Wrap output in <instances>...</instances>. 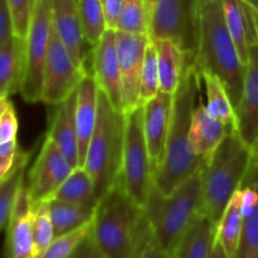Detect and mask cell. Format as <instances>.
I'll list each match as a JSON object with an SVG mask.
<instances>
[{
	"instance_id": "5b68a950",
	"label": "cell",
	"mask_w": 258,
	"mask_h": 258,
	"mask_svg": "<svg viewBox=\"0 0 258 258\" xmlns=\"http://www.w3.org/2000/svg\"><path fill=\"white\" fill-rule=\"evenodd\" d=\"M123 141L125 112L115 110L105 92L98 88L97 121L83 168L92 176L100 199L121 178Z\"/></svg>"
},
{
	"instance_id": "f1b7e54d",
	"label": "cell",
	"mask_w": 258,
	"mask_h": 258,
	"mask_svg": "<svg viewBox=\"0 0 258 258\" xmlns=\"http://www.w3.org/2000/svg\"><path fill=\"white\" fill-rule=\"evenodd\" d=\"M206 88V108L209 115L228 126L237 127V115L223 82L211 72H199Z\"/></svg>"
},
{
	"instance_id": "bcb514c9",
	"label": "cell",
	"mask_w": 258,
	"mask_h": 258,
	"mask_svg": "<svg viewBox=\"0 0 258 258\" xmlns=\"http://www.w3.org/2000/svg\"><path fill=\"white\" fill-rule=\"evenodd\" d=\"M125 2H133V0H125Z\"/></svg>"
},
{
	"instance_id": "836d02e7",
	"label": "cell",
	"mask_w": 258,
	"mask_h": 258,
	"mask_svg": "<svg viewBox=\"0 0 258 258\" xmlns=\"http://www.w3.org/2000/svg\"><path fill=\"white\" fill-rule=\"evenodd\" d=\"M160 91L159 83V67H158V54L153 40L148 44L144 59L143 72H141V101L143 105L149 100L156 96Z\"/></svg>"
},
{
	"instance_id": "1f68e13d",
	"label": "cell",
	"mask_w": 258,
	"mask_h": 258,
	"mask_svg": "<svg viewBox=\"0 0 258 258\" xmlns=\"http://www.w3.org/2000/svg\"><path fill=\"white\" fill-rule=\"evenodd\" d=\"M150 3L151 0L126 2L116 30L130 33V34H149L150 33Z\"/></svg>"
},
{
	"instance_id": "ab89813d",
	"label": "cell",
	"mask_w": 258,
	"mask_h": 258,
	"mask_svg": "<svg viewBox=\"0 0 258 258\" xmlns=\"http://www.w3.org/2000/svg\"><path fill=\"white\" fill-rule=\"evenodd\" d=\"M14 23L7 0H0V44L14 37Z\"/></svg>"
},
{
	"instance_id": "e0dca14e",
	"label": "cell",
	"mask_w": 258,
	"mask_h": 258,
	"mask_svg": "<svg viewBox=\"0 0 258 258\" xmlns=\"http://www.w3.org/2000/svg\"><path fill=\"white\" fill-rule=\"evenodd\" d=\"M33 206L25 181L7 227L9 258H37L32 233Z\"/></svg>"
},
{
	"instance_id": "b9f144b4",
	"label": "cell",
	"mask_w": 258,
	"mask_h": 258,
	"mask_svg": "<svg viewBox=\"0 0 258 258\" xmlns=\"http://www.w3.org/2000/svg\"><path fill=\"white\" fill-rule=\"evenodd\" d=\"M140 258H171V253L161 248V247L159 246V244H156L155 241L153 239L151 243L149 244L145 248V251L143 252Z\"/></svg>"
},
{
	"instance_id": "7a4b0ae2",
	"label": "cell",
	"mask_w": 258,
	"mask_h": 258,
	"mask_svg": "<svg viewBox=\"0 0 258 258\" xmlns=\"http://www.w3.org/2000/svg\"><path fill=\"white\" fill-rule=\"evenodd\" d=\"M196 52L199 72H211L223 82L234 110L243 96L246 66L229 34L223 0H194Z\"/></svg>"
},
{
	"instance_id": "d590c367",
	"label": "cell",
	"mask_w": 258,
	"mask_h": 258,
	"mask_svg": "<svg viewBox=\"0 0 258 258\" xmlns=\"http://www.w3.org/2000/svg\"><path fill=\"white\" fill-rule=\"evenodd\" d=\"M14 23V34L27 39L37 0H7Z\"/></svg>"
},
{
	"instance_id": "d6a6232c",
	"label": "cell",
	"mask_w": 258,
	"mask_h": 258,
	"mask_svg": "<svg viewBox=\"0 0 258 258\" xmlns=\"http://www.w3.org/2000/svg\"><path fill=\"white\" fill-rule=\"evenodd\" d=\"M32 233L35 256L37 258H43L48 247L55 238L48 202H43V203L33 207Z\"/></svg>"
},
{
	"instance_id": "f35d334b",
	"label": "cell",
	"mask_w": 258,
	"mask_h": 258,
	"mask_svg": "<svg viewBox=\"0 0 258 258\" xmlns=\"http://www.w3.org/2000/svg\"><path fill=\"white\" fill-rule=\"evenodd\" d=\"M17 153V139L7 141V143H0V180L4 179L7 174L9 173L10 169H12Z\"/></svg>"
},
{
	"instance_id": "ee69618b",
	"label": "cell",
	"mask_w": 258,
	"mask_h": 258,
	"mask_svg": "<svg viewBox=\"0 0 258 258\" xmlns=\"http://www.w3.org/2000/svg\"><path fill=\"white\" fill-rule=\"evenodd\" d=\"M244 2H246L247 4H248L249 7H251L252 9L256 12V14L258 15V0H244Z\"/></svg>"
},
{
	"instance_id": "484cf974",
	"label": "cell",
	"mask_w": 258,
	"mask_h": 258,
	"mask_svg": "<svg viewBox=\"0 0 258 258\" xmlns=\"http://www.w3.org/2000/svg\"><path fill=\"white\" fill-rule=\"evenodd\" d=\"M30 153L18 149L14 164L9 173L0 184V229L7 231L8 223L12 217L15 202L25 181V166L29 161Z\"/></svg>"
},
{
	"instance_id": "52a82bcc",
	"label": "cell",
	"mask_w": 258,
	"mask_h": 258,
	"mask_svg": "<svg viewBox=\"0 0 258 258\" xmlns=\"http://www.w3.org/2000/svg\"><path fill=\"white\" fill-rule=\"evenodd\" d=\"M121 180L128 196L145 207L154 185V171L144 133V107L125 113V141H123Z\"/></svg>"
},
{
	"instance_id": "d6986e66",
	"label": "cell",
	"mask_w": 258,
	"mask_h": 258,
	"mask_svg": "<svg viewBox=\"0 0 258 258\" xmlns=\"http://www.w3.org/2000/svg\"><path fill=\"white\" fill-rule=\"evenodd\" d=\"M53 24L73 60L85 67V35L78 0H53Z\"/></svg>"
},
{
	"instance_id": "f6af8a7d",
	"label": "cell",
	"mask_w": 258,
	"mask_h": 258,
	"mask_svg": "<svg viewBox=\"0 0 258 258\" xmlns=\"http://www.w3.org/2000/svg\"><path fill=\"white\" fill-rule=\"evenodd\" d=\"M253 153H256V154H257V156H258V146H257V149H256V150L253 151Z\"/></svg>"
},
{
	"instance_id": "e575fe53",
	"label": "cell",
	"mask_w": 258,
	"mask_h": 258,
	"mask_svg": "<svg viewBox=\"0 0 258 258\" xmlns=\"http://www.w3.org/2000/svg\"><path fill=\"white\" fill-rule=\"evenodd\" d=\"M93 229V221L63 236L55 237L43 258H68Z\"/></svg>"
},
{
	"instance_id": "5bb4252c",
	"label": "cell",
	"mask_w": 258,
	"mask_h": 258,
	"mask_svg": "<svg viewBox=\"0 0 258 258\" xmlns=\"http://www.w3.org/2000/svg\"><path fill=\"white\" fill-rule=\"evenodd\" d=\"M92 72L98 88L105 92L115 110L123 112L122 83L118 62L116 30L107 29L92 48Z\"/></svg>"
},
{
	"instance_id": "83f0119b",
	"label": "cell",
	"mask_w": 258,
	"mask_h": 258,
	"mask_svg": "<svg viewBox=\"0 0 258 258\" xmlns=\"http://www.w3.org/2000/svg\"><path fill=\"white\" fill-rule=\"evenodd\" d=\"M54 236L59 237L93 221L96 208L67 203L52 198L48 201Z\"/></svg>"
},
{
	"instance_id": "cb8c5ba5",
	"label": "cell",
	"mask_w": 258,
	"mask_h": 258,
	"mask_svg": "<svg viewBox=\"0 0 258 258\" xmlns=\"http://www.w3.org/2000/svg\"><path fill=\"white\" fill-rule=\"evenodd\" d=\"M153 42L158 54L160 91L174 95L183 76L186 52L169 39H156Z\"/></svg>"
},
{
	"instance_id": "3957f363",
	"label": "cell",
	"mask_w": 258,
	"mask_h": 258,
	"mask_svg": "<svg viewBox=\"0 0 258 258\" xmlns=\"http://www.w3.org/2000/svg\"><path fill=\"white\" fill-rule=\"evenodd\" d=\"M93 234L107 258H140L154 239L145 208L128 196L121 178L98 202Z\"/></svg>"
},
{
	"instance_id": "74e56055",
	"label": "cell",
	"mask_w": 258,
	"mask_h": 258,
	"mask_svg": "<svg viewBox=\"0 0 258 258\" xmlns=\"http://www.w3.org/2000/svg\"><path fill=\"white\" fill-rule=\"evenodd\" d=\"M68 258H107V256L98 246L92 229Z\"/></svg>"
},
{
	"instance_id": "44dd1931",
	"label": "cell",
	"mask_w": 258,
	"mask_h": 258,
	"mask_svg": "<svg viewBox=\"0 0 258 258\" xmlns=\"http://www.w3.org/2000/svg\"><path fill=\"white\" fill-rule=\"evenodd\" d=\"M234 126H228L209 115L206 105L199 103L193 115L190 128V148L197 156L208 160Z\"/></svg>"
},
{
	"instance_id": "9a60e30c",
	"label": "cell",
	"mask_w": 258,
	"mask_h": 258,
	"mask_svg": "<svg viewBox=\"0 0 258 258\" xmlns=\"http://www.w3.org/2000/svg\"><path fill=\"white\" fill-rule=\"evenodd\" d=\"M174 95L159 91L156 96L143 105L144 133L148 144L154 174L161 165L168 143L173 116Z\"/></svg>"
},
{
	"instance_id": "f546056e",
	"label": "cell",
	"mask_w": 258,
	"mask_h": 258,
	"mask_svg": "<svg viewBox=\"0 0 258 258\" xmlns=\"http://www.w3.org/2000/svg\"><path fill=\"white\" fill-rule=\"evenodd\" d=\"M223 8L229 34L241 60L247 66L249 60V23L246 3L243 0H223Z\"/></svg>"
},
{
	"instance_id": "7c38bea8",
	"label": "cell",
	"mask_w": 258,
	"mask_h": 258,
	"mask_svg": "<svg viewBox=\"0 0 258 258\" xmlns=\"http://www.w3.org/2000/svg\"><path fill=\"white\" fill-rule=\"evenodd\" d=\"M72 171L73 168L67 158L47 136L25 183L32 206L50 201Z\"/></svg>"
},
{
	"instance_id": "9c48e42d",
	"label": "cell",
	"mask_w": 258,
	"mask_h": 258,
	"mask_svg": "<svg viewBox=\"0 0 258 258\" xmlns=\"http://www.w3.org/2000/svg\"><path fill=\"white\" fill-rule=\"evenodd\" d=\"M151 40L169 39L184 52H196L194 0H151Z\"/></svg>"
},
{
	"instance_id": "2e32d148",
	"label": "cell",
	"mask_w": 258,
	"mask_h": 258,
	"mask_svg": "<svg viewBox=\"0 0 258 258\" xmlns=\"http://www.w3.org/2000/svg\"><path fill=\"white\" fill-rule=\"evenodd\" d=\"M78 90V88H77ZM77 90L63 102L55 105L47 136L52 139L73 169L80 166V148L77 138Z\"/></svg>"
},
{
	"instance_id": "4316f807",
	"label": "cell",
	"mask_w": 258,
	"mask_h": 258,
	"mask_svg": "<svg viewBox=\"0 0 258 258\" xmlns=\"http://www.w3.org/2000/svg\"><path fill=\"white\" fill-rule=\"evenodd\" d=\"M53 198L90 208H97L100 202L96 193L95 181L83 166L73 169L71 175L55 191Z\"/></svg>"
},
{
	"instance_id": "603a6c76",
	"label": "cell",
	"mask_w": 258,
	"mask_h": 258,
	"mask_svg": "<svg viewBox=\"0 0 258 258\" xmlns=\"http://www.w3.org/2000/svg\"><path fill=\"white\" fill-rule=\"evenodd\" d=\"M25 67V39L14 37L0 44V98L20 91Z\"/></svg>"
},
{
	"instance_id": "d4e9b609",
	"label": "cell",
	"mask_w": 258,
	"mask_h": 258,
	"mask_svg": "<svg viewBox=\"0 0 258 258\" xmlns=\"http://www.w3.org/2000/svg\"><path fill=\"white\" fill-rule=\"evenodd\" d=\"M243 226V194L239 188L229 201L223 217L217 226V241L222 244L226 253L231 258H234L238 249Z\"/></svg>"
},
{
	"instance_id": "4dcf8cb0",
	"label": "cell",
	"mask_w": 258,
	"mask_h": 258,
	"mask_svg": "<svg viewBox=\"0 0 258 258\" xmlns=\"http://www.w3.org/2000/svg\"><path fill=\"white\" fill-rule=\"evenodd\" d=\"M78 5L86 43L95 47L108 29L102 3L101 0H78Z\"/></svg>"
},
{
	"instance_id": "ffe728a7",
	"label": "cell",
	"mask_w": 258,
	"mask_h": 258,
	"mask_svg": "<svg viewBox=\"0 0 258 258\" xmlns=\"http://www.w3.org/2000/svg\"><path fill=\"white\" fill-rule=\"evenodd\" d=\"M98 112V85L93 72L86 71L77 90V138L80 148V166L85 165L88 145L96 127Z\"/></svg>"
},
{
	"instance_id": "60d3db41",
	"label": "cell",
	"mask_w": 258,
	"mask_h": 258,
	"mask_svg": "<svg viewBox=\"0 0 258 258\" xmlns=\"http://www.w3.org/2000/svg\"><path fill=\"white\" fill-rule=\"evenodd\" d=\"M108 29H117L118 19L125 7V0H101Z\"/></svg>"
},
{
	"instance_id": "7bdbcfd3",
	"label": "cell",
	"mask_w": 258,
	"mask_h": 258,
	"mask_svg": "<svg viewBox=\"0 0 258 258\" xmlns=\"http://www.w3.org/2000/svg\"><path fill=\"white\" fill-rule=\"evenodd\" d=\"M209 258H231V257L226 253V251L223 249L222 244L216 239V243H214V247L213 249H212L211 257Z\"/></svg>"
},
{
	"instance_id": "6da1fadb",
	"label": "cell",
	"mask_w": 258,
	"mask_h": 258,
	"mask_svg": "<svg viewBox=\"0 0 258 258\" xmlns=\"http://www.w3.org/2000/svg\"><path fill=\"white\" fill-rule=\"evenodd\" d=\"M201 80L194 52L186 53L183 76L174 93L173 116L165 154L163 163L154 174V183L164 196L173 194L206 163L190 148V128Z\"/></svg>"
},
{
	"instance_id": "7402d4cb",
	"label": "cell",
	"mask_w": 258,
	"mask_h": 258,
	"mask_svg": "<svg viewBox=\"0 0 258 258\" xmlns=\"http://www.w3.org/2000/svg\"><path fill=\"white\" fill-rule=\"evenodd\" d=\"M217 239V224L198 213L174 248L171 258H209Z\"/></svg>"
},
{
	"instance_id": "30bf717a",
	"label": "cell",
	"mask_w": 258,
	"mask_h": 258,
	"mask_svg": "<svg viewBox=\"0 0 258 258\" xmlns=\"http://www.w3.org/2000/svg\"><path fill=\"white\" fill-rule=\"evenodd\" d=\"M86 71V66L80 67L73 60L53 25L43 76L42 102L55 106L67 100L78 88Z\"/></svg>"
},
{
	"instance_id": "277c9868",
	"label": "cell",
	"mask_w": 258,
	"mask_h": 258,
	"mask_svg": "<svg viewBox=\"0 0 258 258\" xmlns=\"http://www.w3.org/2000/svg\"><path fill=\"white\" fill-rule=\"evenodd\" d=\"M253 151L232 128L202 168L199 213L218 226L229 201L243 184Z\"/></svg>"
},
{
	"instance_id": "ba28073f",
	"label": "cell",
	"mask_w": 258,
	"mask_h": 258,
	"mask_svg": "<svg viewBox=\"0 0 258 258\" xmlns=\"http://www.w3.org/2000/svg\"><path fill=\"white\" fill-rule=\"evenodd\" d=\"M53 25V0H37L25 39V67L19 91L25 102H42L43 76Z\"/></svg>"
},
{
	"instance_id": "8fae6325",
	"label": "cell",
	"mask_w": 258,
	"mask_h": 258,
	"mask_svg": "<svg viewBox=\"0 0 258 258\" xmlns=\"http://www.w3.org/2000/svg\"><path fill=\"white\" fill-rule=\"evenodd\" d=\"M246 7L249 23V60L246 66L243 96L236 115L237 130L242 140L254 151L258 146V15L247 3Z\"/></svg>"
},
{
	"instance_id": "8992f818",
	"label": "cell",
	"mask_w": 258,
	"mask_h": 258,
	"mask_svg": "<svg viewBox=\"0 0 258 258\" xmlns=\"http://www.w3.org/2000/svg\"><path fill=\"white\" fill-rule=\"evenodd\" d=\"M201 185L202 169H199L170 196H164L155 183L151 188L144 208L154 241L170 253L199 213Z\"/></svg>"
},
{
	"instance_id": "4fadbf2b",
	"label": "cell",
	"mask_w": 258,
	"mask_h": 258,
	"mask_svg": "<svg viewBox=\"0 0 258 258\" xmlns=\"http://www.w3.org/2000/svg\"><path fill=\"white\" fill-rule=\"evenodd\" d=\"M116 38L122 83V105L126 113L143 106L141 72L151 38L149 34H130L120 30H116Z\"/></svg>"
},
{
	"instance_id": "8d00e7d4",
	"label": "cell",
	"mask_w": 258,
	"mask_h": 258,
	"mask_svg": "<svg viewBox=\"0 0 258 258\" xmlns=\"http://www.w3.org/2000/svg\"><path fill=\"white\" fill-rule=\"evenodd\" d=\"M0 143L17 139L18 117L14 106L8 97L0 98Z\"/></svg>"
},
{
	"instance_id": "ac0fdd59",
	"label": "cell",
	"mask_w": 258,
	"mask_h": 258,
	"mask_svg": "<svg viewBox=\"0 0 258 258\" xmlns=\"http://www.w3.org/2000/svg\"><path fill=\"white\" fill-rule=\"evenodd\" d=\"M244 226L234 258H258V156L253 153L248 173L241 186Z\"/></svg>"
}]
</instances>
